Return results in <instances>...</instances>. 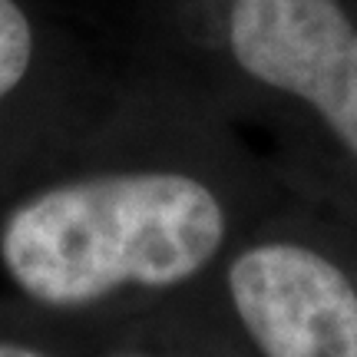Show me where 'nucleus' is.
<instances>
[{"label":"nucleus","mask_w":357,"mask_h":357,"mask_svg":"<svg viewBox=\"0 0 357 357\" xmlns=\"http://www.w3.org/2000/svg\"><path fill=\"white\" fill-rule=\"evenodd\" d=\"M222 238V205L199 178L126 172L66 182L17 205L0 229V261L33 301L79 307L126 284L192 278Z\"/></svg>","instance_id":"f257e3e1"},{"label":"nucleus","mask_w":357,"mask_h":357,"mask_svg":"<svg viewBox=\"0 0 357 357\" xmlns=\"http://www.w3.org/2000/svg\"><path fill=\"white\" fill-rule=\"evenodd\" d=\"M229 40L248 77L307 100L357 153V30L337 0H235Z\"/></svg>","instance_id":"f03ea898"},{"label":"nucleus","mask_w":357,"mask_h":357,"mask_svg":"<svg viewBox=\"0 0 357 357\" xmlns=\"http://www.w3.org/2000/svg\"><path fill=\"white\" fill-rule=\"evenodd\" d=\"M229 288L238 318L268 357H357V291L318 252L252 248L231 261Z\"/></svg>","instance_id":"7ed1b4c3"},{"label":"nucleus","mask_w":357,"mask_h":357,"mask_svg":"<svg viewBox=\"0 0 357 357\" xmlns=\"http://www.w3.org/2000/svg\"><path fill=\"white\" fill-rule=\"evenodd\" d=\"M33 30L13 0H0V100L10 93L30 70Z\"/></svg>","instance_id":"20e7f679"},{"label":"nucleus","mask_w":357,"mask_h":357,"mask_svg":"<svg viewBox=\"0 0 357 357\" xmlns=\"http://www.w3.org/2000/svg\"><path fill=\"white\" fill-rule=\"evenodd\" d=\"M0 357H47V354H40V351H33V347H26V344L0 341Z\"/></svg>","instance_id":"39448f33"}]
</instances>
